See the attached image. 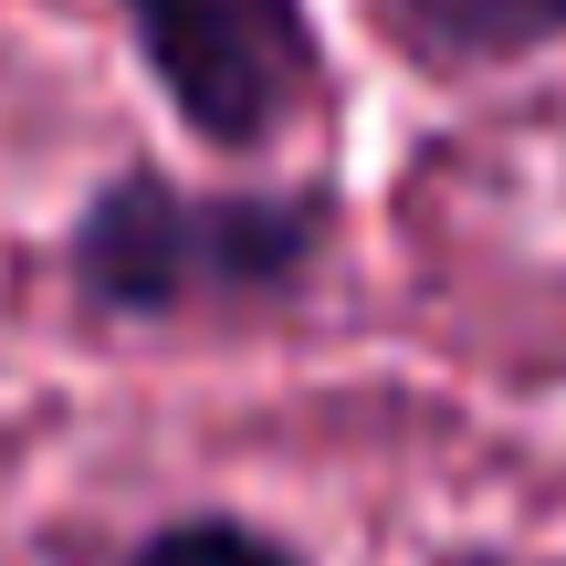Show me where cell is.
Wrapping results in <instances>:
<instances>
[{"label": "cell", "mask_w": 566, "mask_h": 566, "mask_svg": "<svg viewBox=\"0 0 566 566\" xmlns=\"http://www.w3.org/2000/svg\"><path fill=\"white\" fill-rule=\"evenodd\" d=\"M105 566H304V546L252 525V514L200 504V514H168V525H137L126 546H105Z\"/></svg>", "instance_id": "cell-4"}, {"label": "cell", "mask_w": 566, "mask_h": 566, "mask_svg": "<svg viewBox=\"0 0 566 566\" xmlns=\"http://www.w3.org/2000/svg\"><path fill=\"white\" fill-rule=\"evenodd\" d=\"M378 32L420 74H504L566 42V0H378Z\"/></svg>", "instance_id": "cell-3"}, {"label": "cell", "mask_w": 566, "mask_h": 566, "mask_svg": "<svg viewBox=\"0 0 566 566\" xmlns=\"http://www.w3.org/2000/svg\"><path fill=\"white\" fill-rule=\"evenodd\" d=\"M336 189L263 179L210 189L168 168H116L63 221V294L95 325H242L304 304V283L336 252Z\"/></svg>", "instance_id": "cell-1"}, {"label": "cell", "mask_w": 566, "mask_h": 566, "mask_svg": "<svg viewBox=\"0 0 566 566\" xmlns=\"http://www.w3.org/2000/svg\"><path fill=\"white\" fill-rule=\"evenodd\" d=\"M158 105L221 158H263L325 105L315 0H116Z\"/></svg>", "instance_id": "cell-2"}]
</instances>
